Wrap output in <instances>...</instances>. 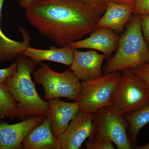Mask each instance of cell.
Here are the masks:
<instances>
[{
    "instance_id": "obj_1",
    "label": "cell",
    "mask_w": 149,
    "mask_h": 149,
    "mask_svg": "<svg viewBox=\"0 0 149 149\" xmlns=\"http://www.w3.org/2000/svg\"><path fill=\"white\" fill-rule=\"evenodd\" d=\"M24 9L30 24L60 47L92 33L102 15L81 0H36Z\"/></svg>"
},
{
    "instance_id": "obj_19",
    "label": "cell",
    "mask_w": 149,
    "mask_h": 149,
    "mask_svg": "<svg viewBox=\"0 0 149 149\" xmlns=\"http://www.w3.org/2000/svg\"><path fill=\"white\" fill-rule=\"evenodd\" d=\"M130 70L141 79L149 93V63H143Z\"/></svg>"
},
{
    "instance_id": "obj_7",
    "label": "cell",
    "mask_w": 149,
    "mask_h": 149,
    "mask_svg": "<svg viewBox=\"0 0 149 149\" xmlns=\"http://www.w3.org/2000/svg\"><path fill=\"white\" fill-rule=\"evenodd\" d=\"M112 106L123 116L143 107L149 102V93L141 79L130 70L123 71L111 98Z\"/></svg>"
},
{
    "instance_id": "obj_27",
    "label": "cell",
    "mask_w": 149,
    "mask_h": 149,
    "mask_svg": "<svg viewBox=\"0 0 149 149\" xmlns=\"http://www.w3.org/2000/svg\"><path fill=\"white\" fill-rule=\"evenodd\" d=\"M136 149H149V143L146 145L141 147H137Z\"/></svg>"
},
{
    "instance_id": "obj_15",
    "label": "cell",
    "mask_w": 149,
    "mask_h": 149,
    "mask_svg": "<svg viewBox=\"0 0 149 149\" xmlns=\"http://www.w3.org/2000/svg\"><path fill=\"white\" fill-rule=\"evenodd\" d=\"M5 0H0V62L11 61L16 59L28 47L31 38L26 29L19 27L22 37L21 42L11 40L3 33L1 27V18L2 9Z\"/></svg>"
},
{
    "instance_id": "obj_23",
    "label": "cell",
    "mask_w": 149,
    "mask_h": 149,
    "mask_svg": "<svg viewBox=\"0 0 149 149\" xmlns=\"http://www.w3.org/2000/svg\"><path fill=\"white\" fill-rule=\"evenodd\" d=\"M17 64L14 63L8 67L0 69V83H3L7 79L13 76L16 72Z\"/></svg>"
},
{
    "instance_id": "obj_4",
    "label": "cell",
    "mask_w": 149,
    "mask_h": 149,
    "mask_svg": "<svg viewBox=\"0 0 149 149\" xmlns=\"http://www.w3.org/2000/svg\"><path fill=\"white\" fill-rule=\"evenodd\" d=\"M93 128L89 139L109 141L118 149H132L128 133V125L124 116L117 108L102 107L94 113Z\"/></svg>"
},
{
    "instance_id": "obj_6",
    "label": "cell",
    "mask_w": 149,
    "mask_h": 149,
    "mask_svg": "<svg viewBox=\"0 0 149 149\" xmlns=\"http://www.w3.org/2000/svg\"><path fill=\"white\" fill-rule=\"evenodd\" d=\"M121 71L82 81L78 112L93 113L100 109L112 106L111 98L121 77Z\"/></svg>"
},
{
    "instance_id": "obj_11",
    "label": "cell",
    "mask_w": 149,
    "mask_h": 149,
    "mask_svg": "<svg viewBox=\"0 0 149 149\" xmlns=\"http://www.w3.org/2000/svg\"><path fill=\"white\" fill-rule=\"evenodd\" d=\"M49 116L51 127L56 139L66 130L69 123L77 115L79 111V103L62 101L58 98L48 100Z\"/></svg>"
},
{
    "instance_id": "obj_20",
    "label": "cell",
    "mask_w": 149,
    "mask_h": 149,
    "mask_svg": "<svg viewBox=\"0 0 149 149\" xmlns=\"http://www.w3.org/2000/svg\"><path fill=\"white\" fill-rule=\"evenodd\" d=\"M87 149H114L113 143L109 141H100L88 139L86 143Z\"/></svg>"
},
{
    "instance_id": "obj_22",
    "label": "cell",
    "mask_w": 149,
    "mask_h": 149,
    "mask_svg": "<svg viewBox=\"0 0 149 149\" xmlns=\"http://www.w3.org/2000/svg\"><path fill=\"white\" fill-rule=\"evenodd\" d=\"M94 9L103 14L106 9L110 0H81Z\"/></svg>"
},
{
    "instance_id": "obj_13",
    "label": "cell",
    "mask_w": 149,
    "mask_h": 149,
    "mask_svg": "<svg viewBox=\"0 0 149 149\" xmlns=\"http://www.w3.org/2000/svg\"><path fill=\"white\" fill-rule=\"evenodd\" d=\"M133 6L125 3L109 2L103 15L96 24L97 27H107L120 33L124 31L125 24L133 14Z\"/></svg>"
},
{
    "instance_id": "obj_14",
    "label": "cell",
    "mask_w": 149,
    "mask_h": 149,
    "mask_svg": "<svg viewBox=\"0 0 149 149\" xmlns=\"http://www.w3.org/2000/svg\"><path fill=\"white\" fill-rule=\"evenodd\" d=\"M74 49L71 45L59 48L52 46L49 49H36L29 46L22 54L31 59L37 64L43 61H49L70 67L74 57Z\"/></svg>"
},
{
    "instance_id": "obj_24",
    "label": "cell",
    "mask_w": 149,
    "mask_h": 149,
    "mask_svg": "<svg viewBox=\"0 0 149 149\" xmlns=\"http://www.w3.org/2000/svg\"><path fill=\"white\" fill-rule=\"evenodd\" d=\"M140 17L143 36L149 45V14L141 15Z\"/></svg>"
},
{
    "instance_id": "obj_2",
    "label": "cell",
    "mask_w": 149,
    "mask_h": 149,
    "mask_svg": "<svg viewBox=\"0 0 149 149\" xmlns=\"http://www.w3.org/2000/svg\"><path fill=\"white\" fill-rule=\"evenodd\" d=\"M15 60L16 72L3 84L17 104V118L23 120L32 116L47 117L49 116L47 102L38 95L31 77L37 64L22 54Z\"/></svg>"
},
{
    "instance_id": "obj_18",
    "label": "cell",
    "mask_w": 149,
    "mask_h": 149,
    "mask_svg": "<svg viewBox=\"0 0 149 149\" xmlns=\"http://www.w3.org/2000/svg\"><path fill=\"white\" fill-rule=\"evenodd\" d=\"M18 115L17 104L3 83H0V121L5 118H17Z\"/></svg>"
},
{
    "instance_id": "obj_25",
    "label": "cell",
    "mask_w": 149,
    "mask_h": 149,
    "mask_svg": "<svg viewBox=\"0 0 149 149\" xmlns=\"http://www.w3.org/2000/svg\"><path fill=\"white\" fill-rule=\"evenodd\" d=\"M136 0H110V2L120 3L127 4L134 6Z\"/></svg>"
},
{
    "instance_id": "obj_9",
    "label": "cell",
    "mask_w": 149,
    "mask_h": 149,
    "mask_svg": "<svg viewBox=\"0 0 149 149\" xmlns=\"http://www.w3.org/2000/svg\"><path fill=\"white\" fill-rule=\"evenodd\" d=\"M44 116H32L15 124H0V149H22V143L32 130L46 119Z\"/></svg>"
},
{
    "instance_id": "obj_21",
    "label": "cell",
    "mask_w": 149,
    "mask_h": 149,
    "mask_svg": "<svg viewBox=\"0 0 149 149\" xmlns=\"http://www.w3.org/2000/svg\"><path fill=\"white\" fill-rule=\"evenodd\" d=\"M149 14V0H136L133 6V15Z\"/></svg>"
},
{
    "instance_id": "obj_5",
    "label": "cell",
    "mask_w": 149,
    "mask_h": 149,
    "mask_svg": "<svg viewBox=\"0 0 149 149\" xmlns=\"http://www.w3.org/2000/svg\"><path fill=\"white\" fill-rule=\"evenodd\" d=\"M35 84H41L46 100L63 97L77 101L80 98L81 83L72 70L59 73L45 63L34 73Z\"/></svg>"
},
{
    "instance_id": "obj_8",
    "label": "cell",
    "mask_w": 149,
    "mask_h": 149,
    "mask_svg": "<svg viewBox=\"0 0 149 149\" xmlns=\"http://www.w3.org/2000/svg\"><path fill=\"white\" fill-rule=\"evenodd\" d=\"M94 113L78 112L68 128L56 139V149H78L89 138L93 128Z\"/></svg>"
},
{
    "instance_id": "obj_12",
    "label": "cell",
    "mask_w": 149,
    "mask_h": 149,
    "mask_svg": "<svg viewBox=\"0 0 149 149\" xmlns=\"http://www.w3.org/2000/svg\"><path fill=\"white\" fill-rule=\"evenodd\" d=\"M120 38L114 31L109 28L97 27L91 33L90 37L76 41L71 45L74 49H91L109 56L116 50Z\"/></svg>"
},
{
    "instance_id": "obj_3",
    "label": "cell",
    "mask_w": 149,
    "mask_h": 149,
    "mask_svg": "<svg viewBox=\"0 0 149 149\" xmlns=\"http://www.w3.org/2000/svg\"><path fill=\"white\" fill-rule=\"evenodd\" d=\"M116 51L103 68L105 74L130 70L143 63H149V45L142 33L140 15H133L127 23Z\"/></svg>"
},
{
    "instance_id": "obj_16",
    "label": "cell",
    "mask_w": 149,
    "mask_h": 149,
    "mask_svg": "<svg viewBox=\"0 0 149 149\" xmlns=\"http://www.w3.org/2000/svg\"><path fill=\"white\" fill-rule=\"evenodd\" d=\"M22 146L24 149H56V139L53 133L49 116L26 136Z\"/></svg>"
},
{
    "instance_id": "obj_26",
    "label": "cell",
    "mask_w": 149,
    "mask_h": 149,
    "mask_svg": "<svg viewBox=\"0 0 149 149\" xmlns=\"http://www.w3.org/2000/svg\"><path fill=\"white\" fill-rule=\"evenodd\" d=\"M35 1L36 0H19V2L20 6L23 8L25 9Z\"/></svg>"
},
{
    "instance_id": "obj_10",
    "label": "cell",
    "mask_w": 149,
    "mask_h": 149,
    "mask_svg": "<svg viewBox=\"0 0 149 149\" xmlns=\"http://www.w3.org/2000/svg\"><path fill=\"white\" fill-rule=\"evenodd\" d=\"M107 56L105 54H99L95 50L81 52L78 49H74V57L70 68L81 81L96 79L103 75L102 65Z\"/></svg>"
},
{
    "instance_id": "obj_17",
    "label": "cell",
    "mask_w": 149,
    "mask_h": 149,
    "mask_svg": "<svg viewBox=\"0 0 149 149\" xmlns=\"http://www.w3.org/2000/svg\"><path fill=\"white\" fill-rule=\"evenodd\" d=\"M128 125V133L130 143L137 148V139L141 129L149 123V102L143 107L124 116Z\"/></svg>"
}]
</instances>
